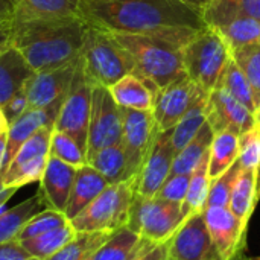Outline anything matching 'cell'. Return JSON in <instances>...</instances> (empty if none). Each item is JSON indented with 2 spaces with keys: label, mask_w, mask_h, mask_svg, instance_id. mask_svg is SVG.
Listing matches in <instances>:
<instances>
[{
  "label": "cell",
  "mask_w": 260,
  "mask_h": 260,
  "mask_svg": "<svg viewBox=\"0 0 260 260\" xmlns=\"http://www.w3.org/2000/svg\"><path fill=\"white\" fill-rule=\"evenodd\" d=\"M78 15L111 34H139L183 49L206 27L204 9L181 0H79Z\"/></svg>",
  "instance_id": "obj_1"
},
{
  "label": "cell",
  "mask_w": 260,
  "mask_h": 260,
  "mask_svg": "<svg viewBox=\"0 0 260 260\" xmlns=\"http://www.w3.org/2000/svg\"><path fill=\"white\" fill-rule=\"evenodd\" d=\"M88 24L79 15L49 18H12L11 46L35 72L52 70L76 61Z\"/></svg>",
  "instance_id": "obj_2"
},
{
  "label": "cell",
  "mask_w": 260,
  "mask_h": 260,
  "mask_svg": "<svg viewBox=\"0 0 260 260\" xmlns=\"http://www.w3.org/2000/svg\"><path fill=\"white\" fill-rule=\"evenodd\" d=\"M114 37L133 56V73L152 82L157 88H165L174 81L186 76L183 49L148 35L114 34Z\"/></svg>",
  "instance_id": "obj_3"
},
{
  "label": "cell",
  "mask_w": 260,
  "mask_h": 260,
  "mask_svg": "<svg viewBox=\"0 0 260 260\" xmlns=\"http://www.w3.org/2000/svg\"><path fill=\"white\" fill-rule=\"evenodd\" d=\"M79 61L84 75L93 85L111 87L134 72L133 56L114 34L94 26L87 29Z\"/></svg>",
  "instance_id": "obj_4"
},
{
  "label": "cell",
  "mask_w": 260,
  "mask_h": 260,
  "mask_svg": "<svg viewBox=\"0 0 260 260\" xmlns=\"http://www.w3.org/2000/svg\"><path fill=\"white\" fill-rule=\"evenodd\" d=\"M230 59V46L224 37L209 24L200 29L183 47V64L186 75L207 93L216 87Z\"/></svg>",
  "instance_id": "obj_5"
},
{
  "label": "cell",
  "mask_w": 260,
  "mask_h": 260,
  "mask_svg": "<svg viewBox=\"0 0 260 260\" xmlns=\"http://www.w3.org/2000/svg\"><path fill=\"white\" fill-rule=\"evenodd\" d=\"M136 197V178L110 184L91 204L70 219L78 233H113L126 227Z\"/></svg>",
  "instance_id": "obj_6"
},
{
  "label": "cell",
  "mask_w": 260,
  "mask_h": 260,
  "mask_svg": "<svg viewBox=\"0 0 260 260\" xmlns=\"http://www.w3.org/2000/svg\"><path fill=\"white\" fill-rule=\"evenodd\" d=\"M187 216L183 204L165 201L157 197H140L136 193L126 227L142 239L154 244L168 242Z\"/></svg>",
  "instance_id": "obj_7"
},
{
  "label": "cell",
  "mask_w": 260,
  "mask_h": 260,
  "mask_svg": "<svg viewBox=\"0 0 260 260\" xmlns=\"http://www.w3.org/2000/svg\"><path fill=\"white\" fill-rule=\"evenodd\" d=\"M91 91H93V84L84 75L79 61V67L62 101L61 110L58 113L53 126V129L66 133L67 136L75 139L79 143V146L85 151V154H87L90 111H91Z\"/></svg>",
  "instance_id": "obj_8"
},
{
  "label": "cell",
  "mask_w": 260,
  "mask_h": 260,
  "mask_svg": "<svg viewBox=\"0 0 260 260\" xmlns=\"http://www.w3.org/2000/svg\"><path fill=\"white\" fill-rule=\"evenodd\" d=\"M52 133L53 126H44L20 146L2 175L3 186L20 189L35 181L40 183L49 160Z\"/></svg>",
  "instance_id": "obj_9"
},
{
  "label": "cell",
  "mask_w": 260,
  "mask_h": 260,
  "mask_svg": "<svg viewBox=\"0 0 260 260\" xmlns=\"http://www.w3.org/2000/svg\"><path fill=\"white\" fill-rule=\"evenodd\" d=\"M122 142V110L108 87L93 85L87 158L102 148Z\"/></svg>",
  "instance_id": "obj_10"
},
{
  "label": "cell",
  "mask_w": 260,
  "mask_h": 260,
  "mask_svg": "<svg viewBox=\"0 0 260 260\" xmlns=\"http://www.w3.org/2000/svg\"><path fill=\"white\" fill-rule=\"evenodd\" d=\"M122 146L128 161V175L136 178L160 131L152 111L122 108Z\"/></svg>",
  "instance_id": "obj_11"
},
{
  "label": "cell",
  "mask_w": 260,
  "mask_h": 260,
  "mask_svg": "<svg viewBox=\"0 0 260 260\" xmlns=\"http://www.w3.org/2000/svg\"><path fill=\"white\" fill-rule=\"evenodd\" d=\"M207 96L209 93L187 75L174 81L165 88H160L152 110L158 129H172L195 104Z\"/></svg>",
  "instance_id": "obj_12"
},
{
  "label": "cell",
  "mask_w": 260,
  "mask_h": 260,
  "mask_svg": "<svg viewBox=\"0 0 260 260\" xmlns=\"http://www.w3.org/2000/svg\"><path fill=\"white\" fill-rule=\"evenodd\" d=\"M204 20L227 41L232 52L260 40V20L235 6L212 0L204 9Z\"/></svg>",
  "instance_id": "obj_13"
},
{
  "label": "cell",
  "mask_w": 260,
  "mask_h": 260,
  "mask_svg": "<svg viewBox=\"0 0 260 260\" xmlns=\"http://www.w3.org/2000/svg\"><path fill=\"white\" fill-rule=\"evenodd\" d=\"M203 213L187 216L168 241V259L224 260L210 238Z\"/></svg>",
  "instance_id": "obj_14"
},
{
  "label": "cell",
  "mask_w": 260,
  "mask_h": 260,
  "mask_svg": "<svg viewBox=\"0 0 260 260\" xmlns=\"http://www.w3.org/2000/svg\"><path fill=\"white\" fill-rule=\"evenodd\" d=\"M175 149L171 142V129L158 131L152 146L136 177V193L140 197H155L172 171Z\"/></svg>",
  "instance_id": "obj_15"
},
{
  "label": "cell",
  "mask_w": 260,
  "mask_h": 260,
  "mask_svg": "<svg viewBox=\"0 0 260 260\" xmlns=\"http://www.w3.org/2000/svg\"><path fill=\"white\" fill-rule=\"evenodd\" d=\"M207 122L215 134L232 131L238 136L256 125L254 113L219 87L207 96Z\"/></svg>",
  "instance_id": "obj_16"
},
{
  "label": "cell",
  "mask_w": 260,
  "mask_h": 260,
  "mask_svg": "<svg viewBox=\"0 0 260 260\" xmlns=\"http://www.w3.org/2000/svg\"><path fill=\"white\" fill-rule=\"evenodd\" d=\"M78 67L79 58L70 64L52 70L35 72L23 87L29 101V107L44 108L58 101L61 96H64L72 85Z\"/></svg>",
  "instance_id": "obj_17"
},
{
  "label": "cell",
  "mask_w": 260,
  "mask_h": 260,
  "mask_svg": "<svg viewBox=\"0 0 260 260\" xmlns=\"http://www.w3.org/2000/svg\"><path fill=\"white\" fill-rule=\"evenodd\" d=\"M203 215L210 238L224 260L247 247L248 230L242 227L229 207H207Z\"/></svg>",
  "instance_id": "obj_18"
},
{
  "label": "cell",
  "mask_w": 260,
  "mask_h": 260,
  "mask_svg": "<svg viewBox=\"0 0 260 260\" xmlns=\"http://www.w3.org/2000/svg\"><path fill=\"white\" fill-rule=\"evenodd\" d=\"M66 94L61 96L53 104H50L49 107L29 108L17 120H14L9 125V128H8V140H6V155H5V163H3V168H2V172H0V180H2V175L5 172V169L8 168V165L11 163V160L14 158L17 151L20 149V146L29 137H32L38 129H41L44 126H55V120L58 117V113L61 110V105H62V101H64Z\"/></svg>",
  "instance_id": "obj_19"
},
{
  "label": "cell",
  "mask_w": 260,
  "mask_h": 260,
  "mask_svg": "<svg viewBox=\"0 0 260 260\" xmlns=\"http://www.w3.org/2000/svg\"><path fill=\"white\" fill-rule=\"evenodd\" d=\"M76 169L72 165H67L58 158L49 157L44 174L40 180V189L38 192L43 197V201L47 209L56 210L64 213L73 181L76 177Z\"/></svg>",
  "instance_id": "obj_20"
},
{
  "label": "cell",
  "mask_w": 260,
  "mask_h": 260,
  "mask_svg": "<svg viewBox=\"0 0 260 260\" xmlns=\"http://www.w3.org/2000/svg\"><path fill=\"white\" fill-rule=\"evenodd\" d=\"M108 186H110V183L105 180V177L102 174H99L93 166H90L88 163L84 166H79L76 169V177L73 181L72 193H70L66 212H64L67 219L70 221L76 215H79Z\"/></svg>",
  "instance_id": "obj_21"
},
{
  "label": "cell",
  "mask_w": 260,
  "mask_h": 260,
  "mask_svg": "<svg viewBox=\"0 0 260 260\" xmlns=\"http://www.w3.org/2000/svg\"><path fill=\"white\" fill-rule=\"evenodd\" d=\"M108 88L119 107L143 110V111L154 110L155 98L160 90L152 82L140 78L136 73H129L123 76Z\"/></svg>",
  "instance_id": "obj_22"
},
{
  "label": "cell",
  "mask_w": 260,
  "mask_h": 260,
  "mask_svg": "<svg viewBox=\"0 0 260 260\" xmlns=\"http://www.w3.org/2000/svg\"><path fill=\"white\" fill-rule=\"evenodd\" d=\"M260 198V169H242L233 186L229 209L248 230V224Z\"/></svg>",
  "instance_id": "obj_23"
},
{
  "label": "cell",
  "mask_w": 260,
  "mask_h": 260,
  "mask_svg": "<svg viewBox=\"0 0 260 260\" xmlns=\"http://www.w3.org/2000/svg\"><path fill=\"white\" fill-rule=\"evenodd\" d=\"M34 70L12 46L0 53V107L24 87Z\"/></svg>",
  "instance_id": "obj_24"
},
{
  "label": "cell",
  "mask_w": 260,
  "mask_h": 260,
  "mask_svg": "<svg viewBox=\"0 0 260 260\" xmlns=\"http://www.w3.org/2000/svg\"><path fill=\"white\" fill-rule=\"evenodd\" d=\"M47 209L43 197L37 192L34 197L21 201L12 209L0 213V244L18 241V235L30 218H34L41 210Z\"/></svg>",
  "instance_id": "obj_25"
},
{
  "label": "cell",
  "mask_w": 260,
  "mask_h": 260,
  "mask_svg": "<svg viewBox=\"0 0 260 260\" xmlns=\"http://www.w3.org/2000/svg\"><path fill=\"white\" fill-rule=\"evenodd\" d=\"M87 163L102 174L110 184L131 180L128 175V161L122 143L99 149L87 158Z\"/></svg>",
  "instance_id": "obj_26"
},
{
  "label": "cell",
  "mask_w": 260,
  "mask_h": 260,
  "mask_svg": "<svg viewBox=\"0 0 260 260\" xmlns=\"http://www.w3.org/2000/svg\"><path fill=\"white\" fill-rule=\"evenodd\" d=\"M14 18H49L78 15L79 0H12Z\"/></svg>",
  "instance_id": "obj_27"
},
{
  "label": "cell",
  "mask_w": 260,
  "mask_h": 260,
  "mask_svg": "<svg viewBox=\"0 0 260 260\" xmlns=\"http://www.w3.org/2000/svg\"><path fill=\"white\" fill-rule=\"evenodd\" d=\"M209 160H210V149L190 174L187 195L183 203V212L186 216L203 213L207 207V198H209L210 181H212L209 174Z\"/></svg>",
  "instance_id": "obj_28"
},
{
  "label": "cell",
  "mask_w": 260,
  "mask_h": 260,
  "mask_svg": "<svg viewBox=\"0 0 260 260\" xmlns=\"http://www.w3.org/2000/svg\"><path fill=\"white\" fill-rule=\"evenodd\" d=\"M213 129L209 122L203 125V128L198 131V134L180 151L175 154L171 175H180V174H192L195 166L201 161V158L209 152L212 140H213Z\"/></svg>",
  "instance_id": "obj_29"
},
{
  "label": "cell",
  "mask_w": 260,
  "mask_h": 260,
  "mask_svg": "<svg viewBox=\"0 0 260 260\" xmlns=\"http://www.w3.org/2000/svg\"><path fill=\"white\" fill-rule=\"evenodd\" d=\"M239 157V136L232 131H221L213 136L210 145L209 174L216 178L230 169Z\"/></svg>",
  "instance_id": "obj_30"
},
{
  "label": "cell",
  "mask_w": 260,
  "mask_h": 260,
  "mask_svg": "<svg viewBox=\"0 0 260 260\" xmlns=\"http://www.w3.org/2000/svg\"><path fill=\"white\" fill-rule=\"evenodd\" d=\"M76 235V230L70 224V221L58 229H53L40 236L20 241L24 250L35 259L46 260L53 256L58 250H61L67 242H70Z\"/></svg>",
  "instance_id": "obj_31"
},
{
  "label": "cell",
  "mask_w": 260,
  "mask_h": 260,
  "mask_svg": "<svg viewBox=\"0 0 260 260\" xmlns=\"http://www.w3.org/2000/svg\"><path fill=\"white\" fill-rule=\"evenodd\" d=\"M140 244L142 238L131 229L123 227L113 232L88 260H128L139 250Z\"/></svg>",
  "instance_id": "obj_32"
},
{
  "label": "cell",
  "mask_w": 260,
  "mask_h": 260,
  "mask_svg": "<svg viewBox=\"0 0 260 260\" xmlns=\"http://www.w3.org/2000/svg\"><path fill=\"white\" fill-rule=\"evenodd\" d=\"M216 87L225 90L229 94H232L236 101L244 104L250 111H256V101H254V93L251 88V84L244 73V70L238 66V62L233 59L229 61L227 67L224 69Z\"/></svg>",
  "instance_id": "obj_33"
},
{
  "label": "cell",
  "mask_w": 260,
  "mask_h": 260,
  "mask_svg": "<svg viewBox=\"0 0 260 260\" xmlns=\"http://www.w3.org/2000/svg\"><path fill=\"white\" fill-rule=\"evenodd\" d=\"M207 122V98L195 104L183 119L171 129V142L175 152H180Z\"/></svg>",
  "instance_id": "obj_34"
},
{
  "label": "cell",
  "mask_w": 260,
  "mask_h": 260,
  "mask_svg": "<svg viewBox=\"0 0 260 260\" xmlns=\"http://www.w3.org/2000/svg\"><path fill=\"white\" fill-rule=\"evenodd\" d=\"M111 233H78L61 250L46 260H88L91 254L110 238Z\"/></svg>",
  "instance_id": "obj_35"
},
{
  "label": "cell",
  "mask_w": 260,
  "mask_h": 260,
  "mask_svg": "<svg viewBox=\"0 0 260 260\" xmlns=\"http://www.w3.org/2000/svg\"><path fill=\"white\" fill-rule=\"evenodd\" d=\"M232 56L247 75L254 93V101L257 108L260 105V40L233 50Z\"/></svg>",
  "instance_id": "obj_36"
},
{
  "label": "cell",
  "mask_w": 260,
  "mask_h": 260,
  "mask_svg": "<svg viewBox=\"0 0 260 260\" xmlns=\"http://www.w3.org/2000/svg\"><path fill=\"white\" fill-rule=\"evenodd\" d=\"M49 157L58 158L75 168L87 165V154L79 146V143L70 136H67L66 133H61L56 129H53L52 137H50Z\"/></svg>",
  "instance_id": "obj_37"
},
{
  "label": "cell",
  "mask_w": 260,
  "mask_h": 260,
  "mask_svg": "<svg viewBox=\"0 0 260 260\" xmlns=\"http://www.w3.org/2000/svg\"><path fill=\"white\" fill-rule=\"evenodd\" d=\"M241 172V165L236 161L230 169L210 181V190L207 198V207H229L233 186ZM206 207V209H207Z\"/></svg>",
  "instance_id": "obj_38"
},
{
  "label": "cell",
  "mask_w": 260,
  "mask_h": 260,
  "mask_svg": "<svg viewBox=\"0 0 260 260\" xmlns=\"http://www.w3.org/2000/svg\"><path fill=\"white\" fill-rule=\"evenodd\" d=\"M67 222H69V219L64 213L52 210V209H44L27 221V224L23 227V230L18 235V241L40 236V235L47 233L53 229H58Z\"/></svg>",
  "instance_id": "obj_39"
},
{
  "label": "cell",
  "mask_w": 260,
  "mask_h": 260,
  "mask_svg": "<svg viewBox=\"0 0 260 260\" xmlns=\"http://www.w3.org/2000/svg\"><path fill=\"white\" fill-rule=\"evenodd\" d=\"M242 169H260V126L256 123L239 136V157Z\"/></svg>",
  "instance_id": "obj_40"
},
{
  "label": "cell",
  "mask_w": 260,
  "mask_h": 260,
  "mask_svg": "<svg viewBox=\"0 0 260 260\" xmlns=\"http://www.w3.org/2000/svg\"><path fill=\"white\" fill-rule=\"evenodd\" d=\"M189 181H190V174L169 175L155 197L161 198L165 201L183 204L184 200H186V195H187Z\"/></svg>",
  "instance_id": "obj_41"
},
{
  "label": "cell",
  "mask_w": 260,
  "mask_h": 260,
  "mask_svg": "<svg viewBox=\"0 0 260 260\" xmlns=\"http://www.w3.org/2000/svg\"><path fill=\"white\" fill-rule=\"evenodd\" d=\"M2 113L8 122V125H11L14 120H17L24 111H27L30 107H29V101H27V96L24 93V90H18L8 102H5L2 107Z\"/></svg>",
  "instance_id": "obj_42"
},
{
  "label": "cell",
  "mask_w": 260,
  "mask_h": 260,
  "mask_svg": "<svg viewBox=\"0 0 260 260\" xmlns=\"http://www.w3.org/2000/svg\"><path fill=\"white\" fill-rule=\"evenodd\" d=\"M128 260H168V242L154 244L142 239L139 250Z\"/></svg>",
  "instance_id": "obj_43"
},
{
  "label": "cell",
  "mask_w": 260,
  "mask_h": 260,
  "mask_svg": "<svg viewBox=\"0 0 260 260\" xmlns=\"http://www.w3.org/2000/svg\"><path fill=\"white\" fill-rule=\"evenodd\" d=\"M0 260H38L32 257L20 241L0 244Z\"/></svg>",
  "instance_id": "obj_44"
},
{
  "label": "cell",
  "mask_w": 260,
  "mask_h": 260,
  "mask_svg": "<svg viewBox=\"0 0 260 260\" xmlns=\"http://www.w3.org/2000/svg\"><path fill=\"white\" fill-rule=\"evenodd\" d=\"M216 2L235 6L239 11H242V12H245V14H248L251 17H256V18L260 20V0H216Z\"/></svg>",
  "instance_id": "obj_45"
},
{
  "label": "cell",
  "mask_w": 260,
  "mask_h": 260,
  "mask_svg": "<svg viewBox=\"0 0 260 260\" xmlns=\"http://www.w3.org/2000/svg\"><path fill=\"white\" fill-rule=\"evenodd\" d=\"M14 18L12 0H0V26L9 24Z\"/></svg>",
  "instance_id": "obj_46"
},
{
  "label": "cell",
  "mask_w": 260,
  "mask_h": 260,
  "mask_svg": "<svg viewBox=\"0 0 260 260\" xmlns=\"http://www.w3.org/2000/svg\"><path fill=\"white\" fill-rule=\"evenodd\" d=\"M17 190H18V189L3 186V183H2V180H0V213L3 212V207H5L6 203L14 197V193H15Z\"/></svg>",
  "instance_id": "obj_47"
},
{
  "label": "cell",
  "mask_w": 260,
  "mask_h": 260,
  "mask_svg": "<svg viewBox=\"0 0 260 260\" xmlns=\"http://www.w3.org/2000/svg\"><path fill=\"white\" fill-rule=\"evenodd\" d=\"M11 46V23L0 26V53Z\"/></svg>",
  "instance_id": "obj_48"
},
{
  "label": "cell",
  "mask_w": 260,
  "mask_h": 260,
  "mask_svg": "<svg viewBox=\"0 0 260 260\" xmlns=\"http://www.w3.org/2000/svg\"><path fill=\"white\" fill-rule=\"evenodd\" d=\"M6 140H8V131L0 134V172L5 163V155H6Z\"/></svg>",
  "instance_id": "obj_49"
},
{
  "label": "cell",
  "mask_w": 260,
  "mask_h": 260,
  "mask_svg": "<svg viewBox=\"0 0 260 260\" xmlns=\"http://www.w3.org/2000/svg\"><path fill=\"white\" fill-rule=\"evenodd\" d=\"M181 2H184L187 5H192L195 8H200V9H206L210 5L212 0H181Z\"/></svg>",
  "instance_id": "obj_50"
},
{
  "label": "cell",
  "mask_w": 260,
  "mask_h": 260,
  "mask_svg": "<svg viewBox=\"0 0 260 260\" xmlns=\"http://www.w3.org/2000/svg\"><path fill=\"white\" fill-rule=\"evenodd\" d=\"M229 260H254L253 257H248L247 253H245V248H241L236 254H233Z\"/></svg>",
  "instance_id": "obj_51"
},
{
  "label": "cell",
  "mask_w": 260,
  "mask_h": 260,
  "mask_svg": "<svg viewBox=\"0 0 260 260\" xmlns=\"http://www.w3.org/2000/svg\"><path fill=\"white\" fill-rule=\"evenodd\" d=\"M8 128H9V125H8V122H6V119H5V116L2 113V108H0V134L8 131Z\"/></svg>",
  "instance_id": "obj_52"
},
{
  "label": "cell",
  "mask_w": 260,
  "mask_h": 260,
  "mask_svg": "<svg viewBox=\"0 0 260 260\" xmlns=\"http://www.w3.org/2000/svg\"><path fill=\"white\" fill-rule=\"evenodd\" d=\"M254 119H256V123L260 126V105L256 108V111H254Z\"/></svg>",
  "instance_id": "obj_53"
},
{
  "label": "cell",
  "mask_w": 260,
  "mask_h": 260,
  "mask_svg": "<svg viewBox=\"0 0 260 260\" xmlns=\"http://www.w3.org/2000/svg\"><path fill=\"white\" fill-rule=\"evenodd\" d=\"M254 260H260V257H253Z\"/></svg>",
  "instance_id": "obj_54"
},
{
  "label": "cell",
  "mask_w": 260,
  "mask_h": 260,
  "mask_svg": "<svg viewBox=\"0 0 260 260\" xmlns=\"http://www.w3.org/2000/svg\"><path fill=\"white\" fill-rule=\"evenodd\" d=\"M168 260H169V259H168Z\"/></svg>",
  "instance_id": "obj_55"
}]
</instances>
